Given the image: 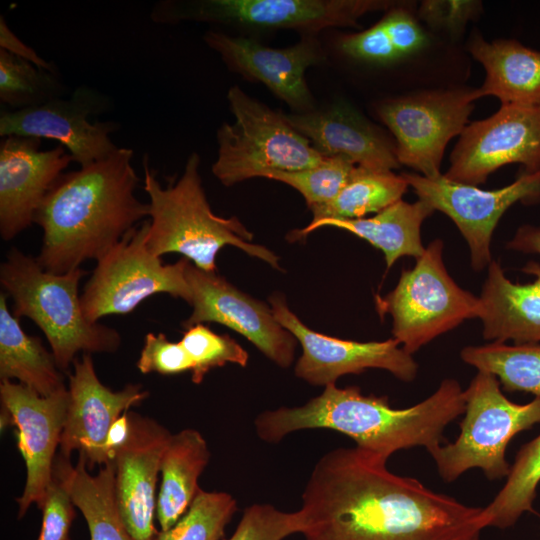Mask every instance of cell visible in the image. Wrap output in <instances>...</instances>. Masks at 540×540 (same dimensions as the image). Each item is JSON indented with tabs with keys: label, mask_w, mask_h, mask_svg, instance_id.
I'll list each match as a JSON object with an SVG mask.
<instances>
[{
	"label": "cell",
	"mask_w": 540,
	"mask_h": 540,
	"mask_svg": "<svg viewBox=\"0 0 540 540\" xmlns=\"http://www.w3.org/2000/svg\"><path fill=\"white\" fill-rule=\"evenodd\" d=\"M358 447L314 465L299 509L305 540H480L482 507L427 488Z\"/></svg>",
	"instance_id": "cell-1"
},
{
	"label": "cell",
	"mask_w": 540,
	"mask_h": 540,
	"mask_svg": "<svg viewBox=\"0 0 540 540\" xmlns=\"http://www.w3.org/2000/svg\"><path fill=\"white\" fill-rule=\"evenodd\" d=\"M133 157L132 149L118 147L55 181L34 217L43 231L36 257L43 269L63 274L86 260L98 261L149 218V204L135 195L139 177Z\"/></svg>",
	"instance_id": "cell-2"
},
{
	"label": "cell",
	"mask_w": 540,
	"mask_h": 540,
	"mask_svg": "<svg viewBox=\"0 0 540 540\" xmlns=\"http://www.w3.org/2000/svg\"><path fill=\"white\" fill-rule=\"evenodd\" d=\"M465 404V391L455 379H444L432 395L402 409L393 408L386 396L330 384L303 405L263 411L254 426L267 443H278L296 431L330 429L350 437L359 449L388 460L395 452L414 447L431 454L444 442L445 428L464 413Z\"/></svg>",
	"instance_id": "cell-3"
},
{
	"label": "cell",
	"mask_w": 540,
	"mask_h": 540,
	"mask_svg": "<svg viewBox=\"0 0 540 540\" xmlns=\"http://www.w3.org/2000/svg\"><path fill=\"white\" fill-rule=\"evenodd\" d=\"M200 156L191 153L183 173L163 187L143 161L144 190L149 198L146 246L155 256L178 253L197 268L216 272V256L224 246L237 247L280 270L279 257L251 243L253 234L237 217H221L212 211L200 176Z\"/></svg>",
	"instance_id": "cell-4"
},
{
	"label": "cell",
	"mask_w": 540,
	"mask_h": 540,
	"mask_svg": "<svg viewBox=\"0 0 540 540\" xmlns=\"http://www.w3.org/2000/svg\"><path fill=\"white\" fill-rule=\"evenodd\" d=\"M86 274L81 268L63 274L49 272L16 248L0 266V283L13 300L12 313L18 319H31L42 330L61 371L81 351L112 353L121 343L115 329L86 320L78 294Z\"/></svg>",
	"instance_id": "cell-5"
},
{
	"label": "cell",
	"mask_w": 540,
	"mask_h": 540,
	"mask_svg": "<svg viewBox=\"0 0 540 540\" xmlns=\"http://www.w3.org/2000/svg\"><path fill=\"white\" fill-rule=\"evenodd\" d=\"M234 122L217 130L218 152L213 175L225 186L272 171L314 167L325 158L280 114L251 98L240 87L227 93Z\"/></svg>",
	"instance_id": "cell-6"
},
{
	"label": "cell",
	"mask_w": 540,
	"mask_h": 540,
	"mask_svg": "<svg viewBox=\"0 0 540 540\" xmlns=\"http://www.w3.org/2000/svg\"><path fill=\"white\" fill-rule=\"evenodd\" d=\"M465 391L464 418L452 443L441 445L430 456L444 482L457 480L472 468L488 480L507 477L511 466L506 449L513 437L540 423V397L527 404L510 401L494 375L478 371Z\"/></svg>",
	"instance_id": "cell-7"
},
{
	"label": "cell",
	"mask_w": 540,
	"mask_h": 540,
	"mask_svg": "<svg viewBox=\"0 0 540 540\" xmlns=\"http://www.w3.org/2000/svg\"><path fill=\"white\" fill-rule=\"evenodd\" d=\"M376 304L380 316L391 315L393 338L411 355L463 321L478 318L480 307L479 297L446 270L441 239L429 243L414 267L402 270L396 287L377 296Z\"/></svg>",
	"instance_id": "cell-8"
},
{
	"label": "cell",
	"mask_w": 540,
	"mask_h": 540,
	"mask_svg": "<svg viewBox=\"0 0 540 540\" xmlns=\"http://www.w3.org/2000/svg\"><path fill=\"white\" fill-rule=\"evenodd\" d=\"M390 0H163L154 4L156 24L207 22L260 29H292L312 36L330 27L356 26L366 13L387 11Z\"/></svg>",
	"instance_id": "cell-9"
},
{
	"label": "cell",
	"mask_w": 540,
	"mask_h": 540,
	"mask_svg": "<svg viewBox=\"0 0 540 540\" xmlns=\"http://www.w3.org/2000/svg\"><path fill=\"white\" fill-rule=\"evenodd\" d=\"M149 220L129 232L102 258L80 295L81 306L89 323L111 314H127L148 297L166 293L191 303L192 294L186 279L189 260L164 264L146 246Z\"/></svg>",
	"instance_id": "cell-10"
},
{
	"label": "cell",
	"mask_w": 540,
	"mask_h": 540,
	"mask_svg": "<svg viewBox=\"0 0 540 540\" xmlns=\"http://www.w3.org/2000/svg\"><path fill=\"white\" fill-rule=\"evenodd\" d=\"M474 90L424 91L382 102L377 113L395 138L399 164L427 178L441 176L448 142L468 125Z\"/></svg>",
	"instance_id": "cell-11"
},
{
	"label": "cell",
	"mask_w": 540,
	"mask_h": 540,
	"mask_svg": "<svg viewBox=\"0 0 540 540\" xmlns=\"http://www.w3.org/2000/svg\"><path fill=\"white\" fill-rule=\"evenodd\" d=\"M402 176L419 200L456 224L469 246L475 271L492 262V234L506 210L518 201L540 200V171L522 172L513 183L496 190L455 182L444 175L427 178L418 173H402Z\"/></svg>",
	"instance_id": "cell-12"
},
{
	"label": "cell",
	"mask_w": 540,
	"mask_h": 540,
	"mask_svg": "<svg viewBox=\"0 0 540 540\" xmlns=\"http://www.w3.org/2000/svg\"><path fill=\"white\" fill-rule=\"evenodd\" d=\"M540 171V107L501 105L496 113L468 124L450 155L447 179L478 186L502 166Z\"/></svg>",
	"instance_id": "cell-13"
},
{
	"label": "cell",
	"mask_w": 540,
	"mask_h": 540,
	"mask_svg": "<svg viewBox=\"0 0 540 540\" xmlns=\"http://www.w3.org/2000/svg\"><path fill=\"white\" fill-rule=\"evenodd\" d=\"M269 303L276 320L302 347L294 373L307 383L325 387L344 375L367 369L386 370L404 382L416 378L417 362L394 338L358 342L327 336L308 328L289 309L283 295L274 293Z\"/></svg>",
	"instance_id": "cell-14"
},
{
	"label": "cell",
	"mask_w": 540,
	"mask_h": 540,
	"mask_svg": "<svg viewBox=\"0 0 540 540\" xmlns=\"http://www.w3.org/2000/svg\"><path fill=\"white\" fill-rule=\"evenodd\" d=\"M108 98L81 85L69 97L53 99L43 105L0 112V136L11 135L50 139L60 143L80 167L98 161L118 147L111 134L119 128L115 121L89 120L108 110Z\"/></svg>",
	"instance_id": "cell-15"
},
{
	"label": "cell",
	"mask_w": 540,
	"mask_h": 540,
	"mask_svg": "<svg viewBox=\"0 0 540 540\" xmlns=\"http://www.w3.org/2000/svg\"><path fill=\"white\" fill-rule=\"evenodd\" d=\"M0 399L1 429L16 427L17 447L26 465L24 491L17 498L21 519L31 504L42 507L65 423L68 389L41 396L21 383L1 381Z\"/></svg>",
	"instance_id": "cell-16"
},
{
	"label": "cell",
	"mask_w": 540,
	"mask_h": 540,
	"mask_svg": "<svg viewBox=\"0 0 540 540\" xmlns=\"http://www.w3.org/2000/svg\"><path fill=\"white\" fill-rule=\"evenodd\" d=\"M186 279L193 310L183 327L220 323L244 336L279 367L292 365L297 340L279 324L271 307L240 291L216 272L203 271L191 262L186 268Z\"/></svg>",
	"instance_id": "cell-17"
},
{
	"label": "cell",
	"mask_w": 540,
	"mask_h": 540,
	"mask_svg": "<svg viewBox=\"0 0 540 540\" xmlns=\"http://www.w3.org/2000/svg\"><path fill=\"white\" fill-rule=\"evenodd\" d=\"M149 392L140 384H127L119 391L98 379L89 353L73 362L69 375L68 404L60 439V454L70 458L78 451L87 469L113 462L107 451V437L113 423L127 410L143 401Z\"/></svg>",
	"instance_id": "cell-18"
},
{
	"label": "cell",
	"mask_w": 540,
	"mask_h": 540,
	"mask_svg": "<svg viewBox=\"0 0 540 540\" xmlns=\"http://www.w3.org/2000/svg\"><path fill=\"white\" fill-rule=\"evenodd\" d=\"M204 41L230 70L261 82L296 113L314 110L305 72L324 57L315 38L305 35L295 45L271 48L250 38L208 31Z\"/></svg>",
	"instance_id": "cell-19"
},
{
	"label": "cell",
	"mask_w": 540,
	"mask_h": 540,
	"mask_svg": "<svg viewBox=\"0 0 540 540\" xmlns=\"http://www.w3.org/2000/svg\"><path fill=\"white\" fill-rule=\"evenodd\" d=\"M130 431L116 450L115 500L124 525L134 540H152L157 533L156 483L171 433L155 420L128 413Z\"/></svg>",
	"instance_id": "cell-20"
},
{
	"label": "cell",
	"mask_w": 540,
	"mask_h": 540,
	"mask_svg": "<svg viewBox=\"0 0 540 540\" xmlns=\"http://www.w3.org/2000/svg\"><path fill=\"white\" fill-rule=\"evenodd\" d=\"M41 139L11 135L0 142V235L5 241L34 223L36 211L55 181L73 162L58 145L41 150Z\"/></svg>",
	"instance_id": "cell-21"
},
{
	"label": "cell",
	"mask_w": 540,
	"mask_h": 540,
	"mask_svg": "<svg viewBox=\"0 0 540 540\" xmlns=\"http://www.w3.org/2000/svg\"><path fill=\"white\" fill-rule=\"evenodd\" d=\"M285 118L324 157H345L356 166L372 170L400 167L395 142L345 102Z\"/></svg>",
	"instance_id": "cell-22"
},
{
	"label": "cell",
	"mask_w": 540,
	"mask_h": 540,
	"mask_svg": "<svg viewBox=\"0 0 540 540\" xmlns=\"http://www.w3.org/2000/svg\"><path fill=\"white\" fill-rule=\"evenodd\" d=\"M522 271L536 278L528 283H513L498 262L488 265L478 315L485 340L540 343V264L530 262Z\"/></svg>",
	"instance_id": "cell-23"
},
{
	"label": "cell",
	"mask_w": 540,
	"mask_h": 540,
	"mask_svg": "<svg viewBox=\"0 0 540 540\" xmlns=\"http://www.w3.org/2000/svg\"><path fill=\"white\" fill-rule=\"evenodd\" d=\"M468 50L486 75L475 89L477 99L495 96L501 105L540 107V51L514 39L485 41L473 35Z\"/></svg>",
	"instance_id": "cell-24"
},
{
	"label": "cell",
	"mask_w": 540,
	"mask_h": 540,
	"mask_svg": "<svg viewBox=\"0 0 540 540\" xmlns=\"http://www.w3.org/2000/svg\"><path fill=\"white\" fill-rule=\"evenodd\" d=\"M434 210L418 199L408 203L402 199L372 217L358 219L325 218L301 230L292 231V239H301L312 231L333 226L349 231L384 253L387 269L402 256L419 258L425 251L421 241V225Z\"/></svg>",
	"instance_id": "cell-25"
},
{
	"label": "cell",
	"mask_w": 540,
	"mask_h": 540,
	"mask_svg": "<svg viewBox=\"0 0 540 540\" xmlns=\"http://www.w3.org/2000/svg\"><path fill=\"white\" fill-rule=\"evenodd\" d=\"M210 459L204 437L195 429L172 434L161 461L156 517L161 531L171 528L188 510L201 489L198 479Z\"/></svg>",
	"instance_id": "cell-26"
},
{
	"label": "cell",
	"mask_w": 540,
	"mask_h": 540,
	"mask_svg": "<svg viewBox=\"0 0 540 540\" xmlns=\"http://www.w3.org/2000/svg\"><path fill=\"white\" fill-rule=\"evenodd\" d=\"M52 352L40 338L28 335L7 306L6 293L0 294V380H18L41 396L64 388L63 377Z\"/></svg>",
	"instance_id": "cell-27"
},
{
	"label": "cell",
	"mask_w": 540,
	"mask_h": 540,
	"mask_svg": "<svg viewBox=\"0 0 540 540\" xmlns=\"http://www.w3.org/2000/svg\"><path fill=\"white\" fill-rule=\"evenodd\" d=\"M115 466L110 462L91 475L79 456L69 472L74 505L83 514L90 540H134L119 514L115 500Z\"/></svg>",
	"instance_id": "cell-28"
},
{
	"label": "cell",
	"mask_w": 540,
	"mask_h": 540,
	"mask_svg": "<svg viewBox=\"0 0 540 540\" xmlns=\"http://www.w3.org/2000/svg\"><path fill=\"white\" fill-rule=\"evenodd\" d=\"M408 187L402 174L356 166L348 182L331 202L310 209L312 221L358 219L369 213L376 214L401 200Z\"/></svg>",
	"instance_id": "cell-29"
},
{
	"label": "cell",
	"mask_w": 540,
	"mask_h": 540,
	"mask_svg": "<svg viewBox=\"0 0 540 540\" xmlns=\"http://www.w3.org/2000/svg\"><path fill=\"white\" fill-rule=\"evenodd\" d=\"M460 356L478 371L497 377L505 391L540 397V343L508 345L491 342L467 346Z\"/></svg>",
	"instance_id": "cell-30"
},
{
	"label": "cell",
	"mask_w": 540,
	"mask_h": 540,
	"mask_svg": "<svg viewBox=\"0 0 540 540\" xmlns=\"http://www.w3.org/2000/svg\"><path fill=\"white\" fill-rule=\"evenodd\" d=\"M540 483V435L517 453L506 482L494 499L482 507L483 528L512 527L524 512L533 511V501Z\"/></svg>",
	"instance_id": "cell-31"
},
{
	"label": "cell",
	"mask_w": 540,
	"mask_h": 540,
	"mask_svg": "<svg viewBox=\"0 0 540 540\" xmlns=\"http://www.w3.org/2000/svg\"><path fill=\"white\" fill-rule=\"evenodd\" d=\"M69 88L59 72L40 68L0 49V101L9 110H24L65 97Z\"/></svg>",
	"instance_id": "cell-32"
},
{
	"label": "cell",
	"mask_w": 540,
	"mask_h": 540,
	"mask_svg": "<svg viewBox=\"0 0 540 540\" xmlns=\"http://www.w3.org/2000/svg\"><path fill=\"white\" fill-rule=\"evenodd\" d=\"M236 510L231 494L200 489L185 514L171 528L157 531L152 540H220Z\"/></svg>",
	"instance_id": "cell-33"
},
{
	"label": "cell",
	"mask_w": 540,
	"mask_h": 540,
	"mask_svg": "<svg viewBox=\"0 0 540 540\" xmlns=\"http://www.w3.org/2000/svg\"><path fill=\"white\" fill-rule=\"evenodd\" d=\"M356 165L341 156L325 157L311 168L296 171H272L264 178L283 182L296 189L308 208L331 202L348 182Z\"/></svg>",
	"instance_id": "cell-34"
},
{
	"label": "cell",
	"mask_w": 540,
	"mask_h": 540,
	"mask_svg": "<svg viewBox=\"0 0 540 540\" xmlns=\"http://www.w3.org/2000/svg\"><path fill=\"white\" fill-rule=\"evenodd\" d=\"M193 363L192 381L200 384L214 368L227 363L246 367L247 351L227 334H217L204 324L187 328L179 341Z\"/></svg>",
	"instance_id": "cell-35"
},
{
	"label": "cell",
	"mask_w": 540,
	"mask_h": 540,
	"mask_svg": "<svg viewBox=\"0 0 540 540\" xmlns=\"http://www.w3.org/2000/svg\"><path fill=\"white\" fill-rule=\"evenodd\" d=\"M69 458L56 455L52 477L42 504V525L37 540H68L75 517L74 502L69 488Z\"/></svg>",
	"instance_id": "cell-36"
},
{
	"label": "cell",
	"mask_w": 540,
	"mask_h": 540,
	"mask_svg": "<svg viewBox=\"0 0 540 540\" xmlns=\"http://www.w3.org/2000/svg\"><path fill=\"white\" fill-rule=\"evenodd\" d=\"M302 528L299 510L285 512L271 504L255 503L243 511L228 540H283L294 533H301Z\"/></svg>",
	"instance_id": "cell-37"
},
{
	"label": "cell",
	"mask_w": 540,
	"mask_h": 540,
	"mask_svg": "<svg viewBox=\"0 0 540 540\" xmlns=\"http://www.w3.org/2000/svg\"><path fill=\"white\" fill-rule=\"evenodd\" d=\"M338 47L344 55L373 65H389L401 59L381 20L364 31L343 35Z\"/></svg>",
	"instance_id": "cell-38"
},
{
	"label": "cell",
	"mask_w": 540,
	"mask_h": 540,
	"mask_svg": "<svg viewBox=\"0 0 540 540\" xmlns=\"http://www.w3.org/2000/svg\"><path fill=\"white\" fill-rule=\"evenodd\" d=\"M143 374L176 375L192 371L193 363L180 342L170 341L164 333H147L137 361Z\"/></svg>",
	"instance_id": "cell-39"
},
{
	"label": "cell",
	"mask_w": 540,
	"mask_h": 540,
	"mask_svg": "<svg viewBox=\"0 0 540 540\" xmlns=\"http://www.w3.org/2000/svg\"><path fill=\"white\" fill-rule=\"evenodd\" d=\"M482 10L480 1L427 0L418 9V16L430 27L459 36L468 21L475 19Z\"/></svg>",
	"instance_id": "cell-40"
},
{
	"label": "cell",
	"mask_w": 540,
	"mask_h": 540,
	"mask_svg": "<svg viewBox=\"0 0 540 540\" xmlns=\"http://www.w3.org/2000/svg\"><path fill=\"white\" fill-rule=\"evenodd\" d=\"M381 22L392 37L401 59L415 54L427 45L426 34L407 9V4H399L389 9Z\"/></svg>",
	"instance_id": "cell-41"
},
{
	"label": "cell",
	"mask_w": 540,
	"mask_h": 540,
	"mask_svg": "<svg viewBox=\"0 0 540 540\" xmlns=\"http://www.w3.org/2000/svg\"><path fill=\"white\" fill-rule=\"evenodd\" d=\"M0 49L45 70L58 72L53 63L42 58L32 47L18 38L8 26L3 15L0 16Z\"/></svg>",
	"instance_id": "cell-42"
},
{
	"label": "cell",
	"mask_w": 540,
	"mask_h": 540,
	"mask_svg": "<svg viewBox=\"0 0 540 540\" xmlns=\"http://www.w3.org/2000/svg\"><path fill=\"white\" fill-rule=\"evenodd\" d=\"M507 248L526 254L540 255V227L523 225L519 227Z\"/></svg>",
	"instance_id": "cell-43"
},
{
	"label": "cell",
	"mask_w": 540,
	"mask_h": 540,
	"mask_svg": "<svg viewBox=\"0 0 540 540\" xmlns=\"http://www.w3.org/2000/svg\"><path fill=\"white\" fill-rule=\"evenodd\" d=\"M129 431V415L125 412L113 423L108 433L107 451L112 461L116 450L126 441Z\"/></svg>",
	"instance_id": "cell-44"
},
{
	"label": "cell",
	"mask_w": 540,
	"mask_h": 540,
	"mask_svg": "<svg viewBox=\"0 0 540 540\" xmlns=\"http://www.w3.org/2000/svg\"><path fill=\"white\" fill-rule=\"evenodd\" d=\"M68 540H70V539H68Z\"/></svg>",
	"instance_id": "cell-45"
}]
</instances>
